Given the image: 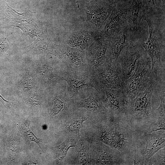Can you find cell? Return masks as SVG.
I'll return each instance as SVG.
<instances>
[{
  "label": "cell",
  "mask_w": 165,
  "mask_h": 165,
  "mask_svg": "<svg viewBox=\"0 0 165 165\" xmlns=\"http://www.w3.org/2000/svg\"><path fill=\"white\" fill-rule=\"evenodd\" d=\"M87 118L83 117H79L75 118L67 125L66 128L69 131L79 137L80 130L83 122L87 120Z\"/></svg>",
  "instance_id": "7402d4cb"
},
{
  "label": "cell",
  "mask_w": 165,
  "mask_h": 165,
  "mask_svg": "<svg viewBox=\"0 0 165 165\" xmlns=\"http://www.w3.org/2000/svg\"><path fill=\"white\" fill-rule=\"evenodd\" d=\"M64 103L60 98L56 97L54 99V105L52 109V113L57 115L63 109Z\"/></svg>",
  "instance_id": "484cf974"
},
{
  "label": "cell",
  "mask_w": 165,
  "mask_h": 165,
  "mask_svg": "<svg viewBox=\"0 0 165 165\" xmlns=\"http://www.w3.org/2000/svg\"><path fill=\"white\" fill-rule=\"evenodd\" d=\"M155 1L158 3V12L165 14V0H154Z\"/></svg>",
  "instance_id": "83f0119b"
},
{
  "label": "cell",
  "mask_w": 165,
  "mask_h": 165,
  "mask_svg": "<svg viewBox=\"0 0 165 165\" xmlns=\"http://www.w3.org/2000/svg\"><path fill=\"white\" fill-rule=\"evenodd\" d=\"M35 85L34 76L29 72H24L20 76L18 81V87L22 90H29Z\"/></svg>",
  "instance_id": "d6986e66"
},
{
  "label": "cell",
  "mask_w": 165,
  "mask_h": 165,
  "mask_svg": "<svg viewBox=\"0 0 165 165\" xmlns=\"http://www.w3.org/2000/svg\"><path fill=\"white\" fill-rule=\"evenodd\" d=\"M81 142L79 145H77V151L78 153L81 163L86 164L87 163L89 160V155L84 149L83 142Z\"/></svg>",
  "instance_id": "cb8c5ba5"
},
{
  "label": "cell",
  "mask_w": 165,
  "mask_h": 165,
  "mask_svg": "<svg viewBox=\"0 0 165 165\" xmlns=\"http://www.w3.org/2000/svg\"><path fill=\"white\" fill-rule=\"evenodd\" d=\"M36 71L42 78L46 80H53L55 77L53 68L49 65L41 64L37 65Z\"/></svg>",
  "instance_id": "ffe728a7"
},
{
  "label": "cell",
  "mask_w": 165,
  "mask_h": 165,
  "mask_svg": "<svg viewBox=\"0 0 165 165\" xmlns=\"http://www.w3.org/2000/svg\"><path fill=\"white\" fill-rule=\"evenodd\" d=\"M165 156H162L156 153L147 161L146 165H164Z\"/></svg>",
  "instance_id": "d4e9b609"
},
{
  "label": "cell",
  "mask_w": 165,
  "mask_h": 165,
  "mask_svg": "<svg viewBox=\"0 0 165 165\" xmlns=\"http://www.w3.org/2000/svg\"><path fill=\"white\" fill-rule=\"evenodd\" d=\"M145 52L140 44L127 46L123 49L117 61L122 70L125 81L132 75L138 60Z\"/></svg>",
  "instance_id": "52a82bcc"
},
{
  "label": "cell",
  "mask_w": 165,
  "mask_h": 165,
  "mask_svg": "<svg viewBox=\"0 0 165 165\" xmlns=\"http://www.w3.org/2000/svg\"><path fill=\"white\" fill-rule=\"evenodd\" d=\"M93 73V79L99 90L104 88H123L125 80L117 60L108 59L105 64L94 71Z\"/></svg>",
  "instance_id": "5b68a950"
},
{
  "label": "cell",
  "mask_w": 165,
  "mask_h": 165,
  "mask_svg": "<svg viewBox=\"0 0 165 165\" xmlns=\"http://www.w3.org/2000/svg\"><path fill=\"white\" fill-rule=\"evenodd\" d=\"M103 103L109 115L114 118L127 119V101L122 89L104 88Z\"/></svg>",
  "instance_id": "8992f818"
},
{
  "label": "cell",
  "mask_w": 165,
  "mask_h": 165,
  "mask_svg": "<svg viewBox=\"0 0 165 165\" xmlns=\"http://www.w3.org/2000/svg\"><path fill=\"white\" fill-rule=\"evenodd\" d=\"M108 45V39L97 33L87 53V58L93 72L107 61Z\"/></svg>",
  "instance_id": "9c48e42d"
},
{
  "label": "cell",
  "mask_w": 165,
  "mask_h": 165,
  "mask_svg": "<svg viewBox=\"0 0 165 165\" xmlns=\"http://www.w3.org/2000/svg\"><path fill=\"white\" fill-rule=\"evenodd\" d=\"M22 127L23 129L24 135L29 140L36 142L38 143H39V139L35 136L30 129L29 125L27 126L22 123Z\"/></svg>",
  "instance_id": "4316f807"
},
{
  "label": "cell",
  "mask_w": 165,
  "mask_h": 165,
  "mask_svg": "<svg viewBox=\"0 0 165 165\" xmlns=\"http://www.w3.org/2000/svg\"><path fill=\"white\" fill-rule=\"evenodd\" d=\"M153 86L127 102V118L134 127L145 134L153 115L151 106Z\"/></svg>",
  "instance_id": "277c9868"
},
{
  "label": "cell",
  "mask_w": 165,
  "mask_h": 165,
  "mask_svg": "<svg viewBox=\"0 0 165 165\" xmlns=\"http://www.w3.org/2000/svg\"><path fill=\"white\" fill-rule=\"evenodd\" d=\"M114 6L104 2L96 3L90 10V13H88L90 22L98 28L102 27L106 23Z\"/></svg>",
  "instance_id": "5bb4252c"
},
{
  "label": "cell",
  "mask_w": 165,
  "mask_h": 165,
  "mask_svg": "<svg viewBox=\"0 0 165 165\" xmlns=\"http://www.w3.org/2000/svg\"><path fill=\"white\" fill-rule=\"evenodd\" d=\"M75 146V142L73 139L69 138L66 140L57 147L58 159L62 160L65 157L69 148Z\"/></svg>",
  "instance_id": "44dd1931"
},
{
  "label": "cell",
  "mask_w": 165,
  "mask_h": 165,
  "mask_svg": "<svg viewBox=\"0 0 165 165\" xmlns=\"http://www.w3.org/2000/svg\"><path fill=\"white\" fill-rule=\"evenodd\" d=\"M165 115H162L153 110V115L151 121L148 127L145 134H150L160 130L165 131Z\"/></svg>",
  "instance_id": "ac0fdd59"
},
{
  "label": "cell",
  "mask_w": 165,
  "mask_h": 165,
  "mask_svg": "<svg viewBox=\"0 0 165 165\" xmlns=\"http://www.w3.org/2000/svg\"><path fill=\"white\" fill-rule=\"evenodd\" d=\"M75 33L70 37L68 44L70 47L77 48L82 50L93 42L97 34L96 33L92 35L85 31Z\"/></svg>",
  "instance_id": "9a60e30c"
},
{
  "label": "cell",
  "mask_w": 165,
  "mask_h": 165,
  "mask_svg": "<svg viewBox=\"0 0 165 165\" xmlns=\"http://www.w3.org/2000/svg\"><path fill=\"white\" fill-rule=\"evenodd\" d=\"M128 7L120 4L115 5L104 28L99 32L101 35L109 39L127 26Z\"/></svg>",
  "instance_id": "ba28073f"
},
{
  "label": "cell",
  "mask_w": 165,
  "mask_h": 165,
  "mask_svg": "<svg viewBox=\"0 0 165 165\" xmlns=\"http://www.w3.org/2000/svg\"><path fill=\"white\" fill-rule=\"evenodd\" d=\"M142 1L145 6L147 7L152 8L155 6L154 0H142Z\"/></svg>",
  "instance_id": "f1b7e54d"
},
{
  "label": "cell",
  "mask_w": 165,
  "mask_h": 165,
  "mask_svg": "<svg viewBox=\"0 0 165 165\" xmlns=\"http://www.w3.org/2000/svg\"><path fill=\"white\" fill-rule=\"evenodd\" d=\"M25 48L32 54L49 53L58 56L49 38L46 28L38 35L33 43Z\"/></svg>",
  "instance_id": "7c38bea8"
},
{
  "label": "cell",
  "mask_w": 165,
  "mask_h": 165,
  "mask_svg": "<svg viewBox=\"0 0 165 165\" xmlns=\"http://www.w3.org/2000/svg\"><path fill=\"white\" fill-rule=\"evenodd\" d=\"M62 78L73 90V94L72 97L77 94L79 90L85 87H92L95 90H97V87L95 84L89 83L84 80L67 75Z\"/></svg>",
  "instance_id": "e0dca14e"
},
{
  "label": "cell",
  "mask_w": 165,
  "mask_h": 165,
  "mask_svg": "<svg viewBox=\"0 0 165 165\" xmlns=\"http://www.w3.org/2000/svg\"><path fill=\"white\" fill-rule=\"evenodd\" d=\"M133 33L126 26L119 33L108 39L107 56L108 59L116 60L126 46L135 44L131 38Z\"/></svg>",
  "instance_id": "30bf717a"
},
{
  "label": "cell",
  "mask_w": 165,
  "mask_h": 165,
  "mask_svg": "<svg viewBox=\"0 0 165 165\" xmlns=\"http://www.w3.org/2000/svg\"><path fill=\"white\" fill-rule=\"evenodd\" d=\"M148 9L145 8L142 0H132L127 12V26L132 33L139 30L141 20Z\"/></svg>",
  "instance_id": "8fae6325"
},
{
  "label": "cell",
  "mask_w": 165,
  "mask_h": 165,
  "mask_svg": "<svg viewBox=\"0 0 165 165\" xmlns=\"http://www.w3.org/2000/svg\"><path fill=\"white\" fill-rule=\"evenodd\" d=\"M61 53L64 58L71 64L82 67L86 62L84 52L78 48L64 46Z\"/></svg>",
  "instance_id": "2e32d148"
},
{
  "label": "cell",
  "mask_w": 165,
  "mask_h": 165,
  "mask_svg": "<svg viewBox=\"0 0 165 165\" xmlns=\"http://www.w3.org/2000/svg\"><path fill=\"white\" fill-rule=\"evenodd\" d=\"M154 11L148 10L143 17L149 35L141 45L150 58L152 70L157 71L165 68V14Z\"/></svg>",
  "instance_id": "7a4b0ae2"
},
{
  "label": "cell",
  "mask_w": 165,
  "mask_h": 165,
  "mask_svg": "<svg viewBox=\"0 0 165 165\" xmlns=\"http://www.w3.org/2000/svg\"><path fill=\"white\" fill-rule=\"evenodd\" d=\"M109 117L105 124L98 126L96 136L98 140L118 150L131 160L134 154L143 152L145 145L144 133L126 119L110 115Z\"/></svg>",
  "instance_id": "6da1fadb"
},
{
  "label": "cell",
  "mask_w": 165,
  "mask_h": 165,
  "mask_svg": "<svg viewBox=\"0 0 165 165\" xmlns=\"http://www.w3.org/2000/svg\"><path fill=\"white\" fill-rule=\"evenodd\" d=\"M156 79L152 71L150 58L145 52L138 60L134 73L125 81L123 90L127 102L153 86Z\"/></svg>",
  "instance_id": "3957f363"
},
{
  "label": "cell",
  "mask_w": 165,
  "mask_h": 165,
  "mask_svg": "<svg viewBox=\"0 0 165 165\" xmlns=\"http://www.w3.org/2000/svg\"><path fill=\"white\" fill-rule=\"evenodd\" d=\"M145 148L143 153L147 160L165 147V133L157 131L145 134Z\"/></svg>",
  "instance_id": "4fadbf2b"
},
{
  "label": "cell",
  "mask_w": 165,
  "mask_h": 165,
  "mask_svg": "<svg viewBox=\"0 0 165 165\" xmlns=\"http://www.w3.org/2000/svg\"><path fill=\"white\" fill-rule=\"evenodd\" d=\"M0 101L6 106H9L10 104V102L5 100L0 94Z\"/></svg>",
  "instance_id": "f546056e"
},
{
  "label": "cell",
  "mask_w": 165,
  "mask_h": 165,
  "mask_svg": "<svg viewBox=\"0 0 165 165\" xmlns=\"http://www.w3.org/2000/svg\"><path fill=\"white\" fill-rule=\"evenodd\" d=\"M16 26L20 28L23 32V34L29 35L32 38L37 36L36 31L33 26L27 24H18Z\"/></svg>",
  "instance_id": "603a6c76"
}]
</instances>
